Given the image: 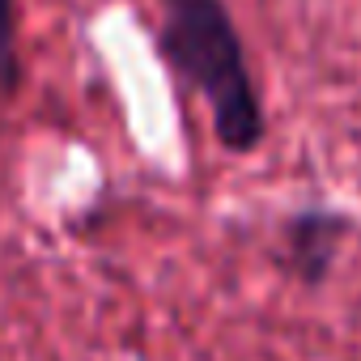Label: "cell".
I'll use <instances>...</instances> for the list:
<instances>
[{
    "mask_svg": "<svg viewBox=\"0 0 361 361\" xmlns=\"http://www.w3.org/2000/svg\"><path fill=\"white\" fill-rule=\"evenodd\" d=\"M353 221L336 209H298L281 226V259L302 285H323L340 259V247L348 238Z\"/></svg>",
    "mask_w": 361,
    "mask_h": 361,
    "instance_id": "2",
    "label": "cell"
},
{
    "mask_svg": "<svg viewBox=\"0 0 361 361\" xmlns=\"http://www.w3.org/2000/svg\"><path fill=\"white\" fill-rule=\"evenodd\" d=\"M157 56L209 102L221 149L255 153L264 145V102L226 0H157Z\"/></svg>",
    "mask_w": 361,
    "mask_h": 361,
    "instance_id": "1",
    "label": "cell"
},
{
    "mask_svg": "<svg viewBox=\"0 0 361 361\" xmlns=\"http://www.w3.org/2000/svg\"><path fill=\"white\" fill-rule=\"evenodd\" d=\"M13 51V0H0V68L9 64Z\"/></svg>",
    "mask_w": 361,
    "mask_h": 361,
    "instance_id": "3",
    "label": "cell"
}]
</instances>
